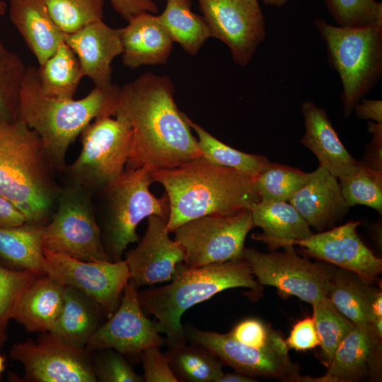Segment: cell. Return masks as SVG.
<instances>
[{
	"label": "cell",
	"instance_id": "cell-16",
	"mask_svg": "<svg viewBox=\"0 0 382 382\" xmlns=\"http://www.w3.org/2000/svg\"><path fill=\"white\" fill-rule=\"evenodd\" d=\"M160 332L158 323L145 316L139 299V288L129 279L118 308L91 335L86 349L91 352L112 349L137 359L144 349L165 345Z\"/></svg>",
	"mask_w": 382,
	"mask_h": 382
},
{
	"label": "cell",
	"instance_id": "cell-53",
	"mask_svg": "<svg viewBox=\"0 0 382 382\" xmlns=\"http://www.w3.org/2000/svg\"><path fill=\"white\" fill-rule=\"evenodd\" d=\"M7 336L4 330L0 329V347H3L6 342Z\"/></svg>",
	"mask_w": 382,
	"mask_h": 382
},
{
	"label": "cell",
	"instance_id": "cell-19",
	"mask_svg": "<svg viewBox=\"0 0 382 382\" xmlns=\"http://www.w3.org/2000/svg\"><path fill=\"white\" fill-rule=\"evenodd\" d=\"M381 338L371 323L354 324L336 349L322 376H302L299 382H357L379 374Z\"/></svg>",
	"mask_w": 382,
	"mask_h": 382
},
{
	"label": "cell",
	"instance_id": "cell-18",
	"mask_svg": "<svg viewBox=\"0 0 382 382\" xmlns=\"http://www.w3.org/2000/svg\"><path fill=\"white\" fill-rule=\"evenodd\" d=\"M168 219L157 214L148 216L144 236L126 253L129 279L138 288L170 281L178 264L184 261L182 246L168 236Z\"/></svg>",
	"mask_w": 382,
	"mask_h": 382
},
{
	"label": "cell",
	"instance_id": "cell-51",
	"mask_svg": "<svg viewBox=\"0 0 382 382\" xmlns=\"http://www.w3.org/2000/svg\"><path fill=\"white\" fill-rule=\"evenodd\" d=\"M264 4L277 7L282 6L286 4L288 0H262Z\"/></svg>",
	"mask_w": 382,
	"mask_h": 382
},
{
	"label": "cell",
	"instance_id": "cell-39",
	"mask_svg": "<svg viewBox=\"0 0 382 382\" xmlns=\"http://www.w3.org/2000/svg\"><path fill=\"white\" fill-rule=\"evenodd\" d=\"M38 276L30 270L9 269L0 262L1 330L5 331L21 296Z\"/></svg>",
	"mask_w": 382,
	"mask_h": 382
},
{
	"label": "cell",
	"instance_id": "cell-11",
	"mask_svg": "<svg viewBox=\"0 0 382 382\" xmlns=\"http://www.w3.org/2000/svg\"><path fill=\"white\" fill-rule=\"evenodd\" d=\"M284 248L270 253L244 248L243 259L259 284L274 286L311 304L328 299L335 269L301 257L294 245Z\"/></svg>",
	"mask_w": 382,
	"mask_h": 382
},
{
	"label": "cell",
	"instance_id": "cell-24",
	"mask_svg": "<svg viewBox=\"0 0 382 382\" xmlns=\"http://www.w3.org/2000/svg\"><path fill=\"white\" fill-rule=\"evenodd\" d=\"M9 17L40 65L64 41L65 34L42 0H10Z\"/></svg>",
	"mask_w": 382,
	"mask_h": 382
},
{
	"label": "cell",
	"instance_id": "cell-26",
	"mask_svg": "<svg viewBox=\"0 0 382 382\" xmlns=\"http://www.w3.org/2000/svg\"><path fill=\"white\" fill-rule=\"evenodd\" d=\"M64 294V285L47 274L38 276L21 296L12 319L29 332H49L62 311Z\"/></svg>",
	"mask_w": 382,
	"mask_h": 382
},
{
	"label": "cell",
	"instance_id": "cell-37",
	"mask_svg": "<svg viewBox=\"0 0 382 382\" xmlns=\"http://www.w3.org/2000/svg\"><path fill=\"white\" fill-rule=\"evenodd\" d=\"M308 174L294 167L269 162L255 178V187L260 199L289 202Z\"/></svg>",
	"mask_w": 382,
	"mask_h": 382
},
{
	"label": "cell",
	"instance_id": "cell-54",
	"mask_svg": "<svg viewBox=\"0 0 382 382\" xmlns=\"http://www.w3.org/2000/svg\"><path fill=\"white\" fill-rule=\"evenodd\" d=\"M6 11V4L4 0H0V16L5 14Z\"/></svg>",
	"mask_w": 382,
	"mask_h": 382
},
{
	"label": "cell",
	"instance_id": "cell-46",
	"mask_svg": "<svg viewBox=\"0 0 382 382\" xmlns=\"http://www.w3.org/2000/svg\"><path fill=\"white\" fill-rule=\"evenodd\" d=\"M115 11L125 20L144 13H158V6L154 0H109Z\"/></svg>",
	"mask_w": 382,
	"mask_h": 382
},
{
	"label": "cell",
	"instance_id": "cell-50",
	"mask_svg": "<svg viewBox=\"0 0 382 382\" xmlns=\"http://www.w3.org/2000/svg\"><path fill=\"white\" fill-rule=\"evenodd\" d=\"M372 313L374 318H382V294L379 291L372 303Z\"/></svg>",
	"mask_w": 382,
	"mask_h": 382
},
{
	"label": "cell",
	"instance_id": "cell-38",
	"mask_svg": "<svg viewBox=\"0 0 382 382\" xmlns=\"http://www.w3.org/2000/svg\"><path fill=\"white\" fill-rule=\"evenodd\" d=\"M312 306V318L320 340L322 355L328 365L354 323L335 307L329 298L316 301Z\"/></svg>",
	"mask_w": 382,
	"mask_h": 382
},
{
	"label": "cell",
	"instance_id": "cell-6",
	"mask_svg": "<svg viewBox=\"0 0 382 382\" xmlns=\"http://www.w3.org/2000/svg\"><path fill=\"white\" fill-rule=\"evenodd\" d=\"M147 166L125 169L96 195V205L102 243L110 261L122 260L127 246L139 241L137 228L150 215H169L166 193L158 198L149 190L154 183Z\"/></svg>",
	"mask_w": 382,
	"mask_h": 382
},
{
	"label": "cell",
	"instance_id": "cell-4",
	"mask_svg": "<svg viewBox=\"0 0 382 382\" xmlns=\"http://www.w3.org/2000/svg\"><path fill=\"white\" fill-rule=\"evenodd\" d=\"M37 134L18 120L0 118V196L13 203L26 222L46 224L61 189Z\"/></svg>",
	"mask_w": 382,
	"mask_h": 382
},
{
	"label": "cell",
	"instance_id": "cell-25",
	"mask_svg": "<svg viewBox=\"0 0 382 382\" xmlns=\"http://www.w3.org/2000/svg\"><path fill=\"white\" fill-rule=\"evenodd\" d=\"M255 227L262 233L253 238L274 250L287 246L291 241L306 238L313 233L311 226L289 202L260 199L250 209Z\"/></svg>",
	"mask_w": 382,
	"mask_h": 382
},
{
	"label": "cell",
	"instance_id": "cell-13",
	"mask_svg": "<svg viewBox=\"0 0 382 382\" xmlns=\"http://www.w3.org/2000/svg\"><path fill=\"white\" fill-rule=\"evenodd\" d=\"M186 338L212 352L220 361L236 371L253 377H262L283 381L299 382L301 376L289 356L286 343L265 348L243 344L222 334L187 326Z\"/></svg>",
	"mask_w": 382,
	"mask_h": 382
},
{
	"label": "cell",
	"instance_id": "cell-33",
	"mask_svg": "<svg viewBox=\"0 0 382 382\" xmlns=\"http://www.w3.org/2000/svg\"><path fill=\"white\" fill-rule=\"evenodd\" d=\"M185 118L197 135V144L202 157L209 162L235 169L253 178H255L270 162L264 156L245 153L228 146L193 122L185 114Z\"/></svg>",
	"mask_w": 382,
	"mask_h": 382
},
{
	"label": "cell",
	"instance_id": "cell-9",
	"mask_svg": "<svg viewBox=\"0 0 382 382\" xmlns=\"http://www.w3.org/2000/svg\"><path fill=\"white\" fill-rule=\"evenodd\" d=\"M81 149L62 173L66 183L79 185L96 195L125 171L132 130L123 121L105 116L95 119L81 133Z\"/></svg>",
	"mask_w": 382,
	"mask_h": 382
},
{
	"label": "cell",
	"instance_id": "cell-20",
	"mask_svg": "<svg viewBox=\"0 0 382 382\" xmlns=\"http://www.w3.org/2000/svg\"><path fill=\"white\" fill-rule=\"evenodd\" d=\"M64 42L76 54L83 74L95 87L112 83V62L122 54L120 28H113L98 21L79 30L65 35Z\"/></svg>",
	"mask_w": 382,
	"mask_h": 382
},
{
	"label": "cell",
	"instance_id": "cell-49",
	"mask_svg": "<svg viewBox=\"0 0 382 382\" xmlns=\"http://www.w3.org/2000/svg\"><path fill=\"white\" fill-rule=\"evenodd\" d=\"M257 381L255 377H253L243 373L235 371L233 373H224L218 382H255Z\"/></svg>",
	"mask_w": 382,
	"mask_h": 382
},
{
	"label": "cell",
	"instance_id": "cell-17",
	"mask_svg": "<svg viewBox=\"0 0 382 382\" xmlns=\"http://www.w3.org/2000/svg\"><path fill=\"white\" fill-rule=\"evenodd\" d=\"M360 221H350L326 231L293 241L288 245H299L318 260L357 274L370 284L382 272V260L376 257L357 233Z\"/></svg>",
	"mask_w": 382,
	"mask_h": 382
},
{
	"label": "cell",
	"instance_id": "cell-42",
	"mask_svg": "<svg viewBox=\"0 0 382 382\" xmlns=\"http://www.w3.org/2000/svg\"><path fill=\"white\" fill-rule=\"evenodd\" d=\"M228 335L237 341L257 348H265L285 343L275 330L260 319L250 318L238 323Z\"/></svg>",
	"mask_w": 382,
	"mask_h": 382
},
{
	"label": "cell",
	"instance_id": "cell-12",
	"mask_svg": "<svg viewBox=\"0 0 382 382\" xmlns=\"http://www.w3.org/2000/svg\"><path fill=\"white\" fill-rule=\"evenodd\" d=\"M45 274L96 303L108 318L118 308L130 279L125 260L86 261L43 249Z\"/></svg>",
	"mask_w": 382,
	"mask_h": 382
},
{
	"label": "cell",
	"instance_id": "cell-10",
	"mask_svg": "<svg viewBox=\"0 0 382 382\" xmlns=\"http://www.w3.org/2000/svg\"><path fill=\"white\" fill-rule=\"evenodd\" d=\"M255 227L251 212L233 215H207L177 227L175 241L183 248L184 263L202 267L243 259L245 240Z\"/></svg>",
	"mask_w": 382,
	"mask_h": 382
},
{
	"label": "cell",
	"instance_id": "cell-30",
	"mask_svg": "<svg viewBox=\"0 0 382 382\" xmlns=\"http://www.w3.org/2000/svg\"><path fill=\"white\" fill-rule=\"evenodd\" d=\"M83 77L79 61L71 48L63 41L54 53L37 68L42 92L50 97L71 99Z\"/></svg>",
	"mask_w": 382,
	"mask_h": 382
},
{
	"label": "cell",
	"instance_id": "cell-3",
	"mask_svg": "<svg viewBox=\"0 0 382 382\" xmlns=\"http://www.w3.org/2000/svg\"><path fill=\"white\" fill-rule=\"evenodd\" d=\"M120 87H95L76 100L50 97L38 83L37 68L28 66L19 96L18 117L34 130L56 172L62 173L70 144L95 119L114 116Z\"/></svg>",
	"mask_w": 382,
	"mask_h": 382
},
{
	"label": "cell",
	"instance_id": "cell-52",
	"mask_svg": "<svg viewBox=\"0 0 382 382\" xmlns=\"http://www.w3.org/2000/svg\"><path fill=\"white\" fill-rule=\"evenodd\" d=\"M5 361H6L5 357L0 354V378H1L2 373L4 372L5 369Z\"/></svg>",
	"mask_w": 382,
	"mask_h": 382
},
{
	"label": "cell",
	"instance_id": "cell-35",
	"mask_svg": "<svg viewBox=\"0 0 382 382\" xmlns=\"http://www.w3.org/2000/svg\"><path fill=\"white\" fill-rule=\"evenodd\" d=\"M344 199L349 207L357 204L382 213V175L364 166L359 161L347 175L337 178Z\"/></svg>",
	"mask_w": 382,
	"mask_h": 382
},
{
	"label": "cell",
	"instance_id": "cell-1",
	"mask_svg": "<svg viewBox=\"0 0 382 382\" xmlns=\"http://www.w3.org/2000/svg\"><path fill=\"white\" fill-rule=\"evenodd\" d=\"M167 75L145 73L120 87L114 116L132 130L125 169L173 168L202 157Z\"/></svg>",
	"mask_w": 382,
	"mask_h": 382
},
{
	"label": "cell",
	"instance_id": "cell-40",
	"mask_svg": "<svg viewBox=\"0 0 382 382\" xmlns=\"http://www.w3.org/2000/svg\"><path fill=\"white\" fill-rule=\"evenodd\" d=\"M325 1L339 26H362L382 20V3L376 0Z\"/></svg>",
	"mask_w": 382,
	"mask_h": 382
},
{
	"label": "cell",
	"instance_id": "cell-22",
	"mask_svg": "<svg viewBox=\"0 0 382 382\" xmlns=\"http://www.w3.org/2000/svg\"><path fill=\"white\" fill-rule=\"evenodd\" d=\"M301 110L305 132L300 142L337 178L349 173L358 161L342 143L326 110L310 100L302 103Z\"/></svg>",
	"mask_w": 382,
	"mask_h": 382
},
{
	"label": "cell",
	"instance_id": "cell-41",
	"mask_svg": "<svg viewBox=\"0 0 382 382\" xmlns=\"http://www.w3.org/2000/svg\"><path fill=\"white\" fill-rule=\"evenodd\" d=\"M93 369L100 382H143L139 376L128 363L124 355L112 349H99Z\"/></svg>",
	"mask_w": 382,
	"mask_h": 382
},
{
	"label": "cell",
	"instance_id": "cell-32",
	"mask_svg": "<svg viewBox=\"0 0 382 382\" xmlns=\"http://www.w3.org/2000/svg\"><path fill=\"white\" fill-rule=\"evenodd\" d=\"M166 354L178 382H218L224 374L220 359L197 344L170 346Z\"/></svg>",
	"mask_w": 382,
	"mask_h": 382
},
{
	"label": "cell",
	"instance_id": "cell-31",
	"mask_svg": "<svg viewBox=\"0 0 382 382\" xmlns=\"http://www.w3.org/2000/svg\"><path fill=\"white\" fill-rule=\"evenodd\" d=\"M190 6V0H166L158 16L173 42L189 54L197 55L212 35L202 16L194 13Z\"/></svg>",
	"mask_w": 382,
	"mask_h": 382
},
{
	"label": "cell",
	"instance_id": "cell-7",
	"mask_svg": "<svg viewBox=\"0 0 382 382\" xmlns=\"http://www.w3.org/2000/svg\"><path fill=\"white\" fill-rule=\"evenodd\" d=\"M313 23L326 44L330 66L340 76L347 118L382 76V20L357 27L335 26L321 18Z\"/></svg>",
	"mask_w": 382,
	"mask_h": 382
},
{
	"label": "cell",
	"instance_id": "cell-34",
	"mask_svg": "<svg viewBox=\"0 0 382 382\" xmlns=\"http://www.w3.org/2000/svg\"><path fill=\"white\" fill-rule=\"evenodd\" d=\"M27 66L17 53L5 46L0 35V118L18 120L20 91Z\"/></svg>",
	"mask_w": 382,
	"mask_h": 382
},
{
	"label": "cell",
	"instance_id": "cell-23",
	"mask_svg": "<svg viewBox=\"0 0 382 382\" xmlns=\"http://www.w3.org/2000/svg\"><path fill=\"white\" fill-rule=\"evenodd\" d=\"M127 22L120 28L124 65L133 69L143 65L166 64L173 42L158 16L144 12Z\"/></svg>",
	"mask_w": 382,
	"mask_h": 382
},
{
	"label": "cell",
	"instance_id": "cell-2",
	"mask_svg": "<svg viewBox=\"0 0 382 382\" xmlns=\"http://www.w3.org/2000/svg\"><path fill=\"white\" fill-rule=\"evenodd\" d=\"M169 202L168 232L207 215H233L260 199L255 178L199 157L173 168L152 170Z\"/></svg>",
	"mask_w": 382,
	"mask_h": 382
},
{
	"label": "cell",
	"instance_id": "cell-28",
	"mask_svg": "<svg viewBox=\"0 0 382 382\" xmlns=\"http://www.w3.org/2000/svg\"><path fill=\"white\" fill-rule=\"evenodd\" d=\"M378 291L354 273L340 268L334 270L328 298L354 324L371 323L372 303Z\"/></svg>",
	"mask_w": 382,
	"mask_h": 382
},
{
	"label": "cell",
	"instance_id": "cell-29",
	"mask_svg": "<svg viewBox=\"0 0 382 382\" xmlns=\"http://www.w3.org/2000/svg\"><path fill=\"white\" fill-rule=\"evenodd\" d=\"M42 224L25 222L11 227L0 226V258L18 269L45 275Z\"/></svg>",
	"mask_w": 382,
	"mask_h": 382
},
{
	"label": "cell",
	"instance_id": "cell-47",
	"mask_svg": "<svg viewBox=\"0 0 382 382\" xmlns=\"http://www.w3.org/2000/svg\"><path fill=\"white\" fill-rule=\"evenodd\" d=\"M25 222L23 213L13 203L0 196V226H17Z\"/></svg>",
	"mask_w": 382,
	"mask_h": 382
},
{
	"label": "cell",
	"instance_id": "cell-48",
	"mask_svg": "<svg viewBox=\"0 0 382 382\" xmlns=\"http://www.w3.org/2000/svg\"><path fill=\"white\" fill-rule=\"evenodd\" d=\"M356 115L362 120H371L382 123V100H369L363 98L354 107Z\"/></svg>",
	"mask_w": 382,
	"mask_h": 382
},
{
	"label": "cell",
	"instance_id": "cell-5",
	"mask_svg": "<svg viewBox=\"0 0 382 382\" xmlns=\"http://www.w3.org/2000/svg\"><path fill=\"white\" fill-rule=\"evenodd\" d=\"M170 283L139 291L143 310L158 320L161 332L166 335L168 347L186 342L181 324L183 314L193 306L228 289H260L250 268L243 259L190 267L176 266Z\"/></svg>",
	"mask_w": 382,
	"mask_h": 382
},
{
	"label": "cell",
	"instance_id": "cell-15",
	"mask_svg": "<svg viewBox=\"0 0 382 382\" xmlns=\"http://www.w3.org/2000/svg\"><path fill=\"white\" fill-rule=\"evenodd\" d=\"M86 349L64 344L47 332L37 341L13 344L9 354L24 369V381L97 382Z\"/></svg>",
	"mask_w": 382,
	"mask_h": 382
},
{
	"label": "cell",
	"instance_id": "cell-21",
	"mask_svg": "<svg viewBox=\"0 0 382 382\" xmlns=\"http://www.w3.org/2000/svg\"><path fill=\"white\" fill-rule=\"evenodd\" d=\"M289 202L319 232L341 221L350 208L342 197L338 179L321 166L309 173Z\"/></svg>",
	"mask_w": 382,
	"mask_h": 382
},
{
	"label": "cell",
	"instance_id": "cell-27",
	"mask_svg": "<svg viewBox=\"0 0 382 382\" xmlns=\"http://www.w3.org/2000/svg\"><path fill=\"white\" fill-rule=\"evenodd\" d=\"M102 315L96 303L79 290L64 286L62 311L47 332L64 344L86 349L88 340L101 325Z\"/></svg>",
	"mask_w": 382,
	"mask_h": 382
},
{
	"label": "cell",
	"instance_id": "cell-44",
	"mask_svg": "<svg viewBox=\"0 0 382 382\" xmlns=\"http://www.w3.org/2000/svg\"><path fill=\"white\" fill-rule=\"evenodd\" d=\"M285 341L289 348L297 351H305L320 345L313 318L308 317L298 321Z\"/></svg>",
	"mask_w": 382,
	"mask_h": 382
},
{
	"label": "cell",
	"instance_id": "cell-36",
	"mask_svg": "<svg viewBox=\"0 0 382 382\" xmlns=\"http://www.w3.org/2000/svg\"><path fill=\"white\" fill-rule=\"evenodd\" d=\"M52 20L65 34L103 20L104 0H42Z\"/></svg>",
	"mask_w": 382,
	"mask_h": 382
},
{
	"label": "cell",
	"instance_id": "cell-8",
	"mask_svg": "<svg viewBox=\"0 0 382 382\" xmlns=\"http://www.w3.org/2000/svg\"><path fill=\"white\" fill-rule=\"evenodd\" d=\"M94 196L76 185L61 186L54 214L43 226V249L81 260H110L102 243Z\"/></svg>",
	"mask_w": 382,
	"mask_h": 382
},
{
	"label": "cell",
	"instance_id": "cell-45",
	"mask_svg": "<svg viewBox=\"0 0 382 382\" xmlns=\"http://www.w3.org/2000/svg\"><path fill=\"white\" fill-rule=\"evenodd\" d=\"M367 130L371 141L366 145L363 158L359 161L372 171L382 175V123L369 121Z\"/></svg>",
	"mask_w": 382,
	"mask_h": 382
},
{
	"label": "cell",
	"instance_id": "cell-14",
	"mask_svg": "<svg viewBox=\"0 0 382 382\" xmlns=\"http://www.w3.org/2000/svg\"><path fill=\"white\" fill-rule=\"evenodd\" d=\"M212 37L224 42L241 66L251 61L266 37L259 0H197Z\"/></svg>",
	"mask_w": 382,
	"mask_h": 382
},
{
	"label": "cell",
	"instance_id": "cell-43",
	"mask_svg": "<svg viewBox=\"0 0 382 382\" xmlns=\"http://www.w3.org/2000/svg\"><path fill=\"white\" fill-rule=\"evenodd\" d=\"M143 364V379L146 382H178L169 364L166 353L159 347L144 349L140 355Z\"/></svg>",
	"mask_w": 382,
	"mask_h": 382
}]
</instances>
